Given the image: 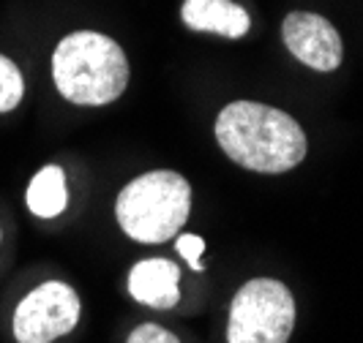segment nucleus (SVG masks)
<instances>
[{
    "label": "nucleus",
    "instance_id": "obj_1",
    "mask_svg": "<svg viewBox=\"0 0 363 343\" xmlns=\"http://www.w3.org/2000/svg\"><path fill=\"white\" fill-rule=\"evenodd\" d=\"M216 139L233 161L262 175L290 172L306 156L303 128L287 112L255 101H235L221 109Z\"/></svg>",
    "mask_w": 363,
    "mask_h": 343
},
{
    "label": "nucleus",
    "instance_id": "obj_2",
    "mask_svg": "<svg viewBox=\"0 0 363 343\" xmlns=\"http://www.w3.org/2000/svg\"><path fill=\"white\" fill-rule=\"evenodd\" d=\"M52 76L63 98L82 107H104L126 91L128 60L109 36L77 30L55 47Z\"/></svg>",
    "mask_w": 363,
    "mask_h": 343
},
{
    "label": "nucleus",
    "instance_id": "obj_3",
    "mask_svg": "<svg viewBox=\"0 0 363 343\" xmlns=\"http://www.w3.org/2000/svg\"><path fill=\"white\" fill-rule=\"evenodd\" d=\"M191 210V188L178 172H147L121 191L115 213L131 240L137 243H167L178 235Z\"/></svg>",
    "mask_w": 363,
    "mask_h": 343
},
{
    "label": "nucleus",
    "instance_id": "obj_4",
    "mask_svg": "<svg viewBox=\"0 0 363 343\" xmlns=\"http://www.w3.org/2000/svg\"><path fill=\"white\" fill-rule=\"evenodd\" d=\"M295 325L290 289L273 278H255L230 306L227 343H287Z\"/></svg>",
    "mask_w": 363,
    "mask_h": 343
},
{
    "label": "nucleus",
    "instance_id": "obj_5",
    "mask_svg": "<svg viewBox=\"0 0 363 343\" xmlns=\"http://www.w3.org/2000/svg\"><path fill=\"white\" fill-rule=\"evenodd\" d=\"M79 322V297L72 286L50 281L33 289L14 313V335L19 343H52L72 332Z\"/></svg>",
    "mask_w": 363,
    "mask_h": 343
},
{
    "label": "nucleus",
    "instance_id": "obj_6",
    "mask_svg": "<svg viewBox=\"0 0 363 343\" xmlns=\"http://www.w3.org/2000/svg\"><path fill=\"white\" fill-rule=\"evenodd\" d=\"M281 36L287 50L314 71H333L342 66V57H345L342 36L320 14L292 11L281 25Z\"/></svg>",
    "mask_w": 363,
    "mask_h": 343
},
{
    "label": "nucleus",
    "instance_id": "obj_7",
    "mask_svg": "<svg viewBox=\"0 0 363 343\" xmlns=\"http://www.w3.org/2000/svg\"><path fill=\"white\" fill-rule=\"evenodd\" d=\"M181 270L169 259L137 262L128 275V291L137 303L150 308H172L181 300Z\"/></svg>",
    "mask_w": 363,
    "mask_h": 343
},
{
    "label": "nucleus",
    "instance_id": "obj_8",
    "mask_svg": "<svg viewBox=\"0 0 363 343\" xmlns=\"http://www.w3.org/2000/svg\"><path fill=\"white\" fill-rule=\"evenodd\" d=\"M183 22L191 30H208L227 38H240L249 33V14L233 0H186Z\"/></svg>",
    "mask_w": 363,
    "mask_h": 343
},
{
    "label": "nucleus",
    "instance_id": "obj_9",
    "mask_svg": "<svg viewBox=\"0 0 363 343\" xmlns=\"http://www.w3.org/2000/svg\"><path fill=\"white\" fill-rule=\"evenodd\" d=\"M28 207L38 218H55L66 210V178L60 166H44L30 180Z\"/></svg>",
    "mask_w": 363,
    "mask_h": 343
},
{
    "label": "nucleus",
    "instance_id": "obj_10",
    "mask_svg": "<svg viewBox=\"0 0 363 343\" xmlns=\"http://www.w3.org/2000/svg\"><path fill=\"white\" fill-rule=\"evenodd\" d=\"M22 74L19 69L0 54V112H11L22 101Z\"/></svg>",
    "mask_w": 363,
    "mask_h": 343
},
{
    "label": "nucleus",
    "instance_id": "obj_11",
    "mask_svg": "<svg viewBox=\"0 0 363 343\" xmlns=\"http://www.w3.org/2000/svg\"><path fill=\"white\" fill-rule=\"evenodd\" d=\"M178 251L181 256L191 264V270L200 272L205 264H202V251H205V243H202V237L197 235H183L178 237Z\"/></svg>",
    "mask_w": 363,
    "mask_h": 343
},
{
    "label": "nucleus",
    "instance_id": "obj_12",
    "mask_svg": "<svg viewBox=\"0 0 363 343\" xmlns=\"http://www.w3.org/2000/svg\"><path fill=\"white\" fill-rule=\"evenodd\" d=\"M128 343H181V341L159 325H143L128 335Z\"/></svg>",
    "mask_w": 363,
    "mask_h": 343
}]
</instances>
